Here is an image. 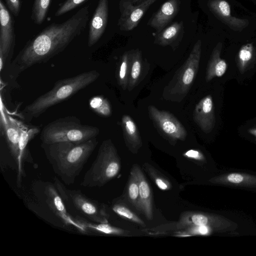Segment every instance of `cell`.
<instances>
[{"instance_id": "4", "label": "cell", "mask_w": 256, "mask_h": 256, "mask_svg": "<svg viewBox=\"0 0 256 256\" xmlns=\"http://www.w3.org/2000/svg\"><path fill=\"white\" fill-rule=\"evenodd\" d=\"M100 76L92 70L56 82L53 88L26 106L20 113L26 121L37 118L50 108L70 98L94 82Z\"/></svg>"}, {"instance_id": "7", "label": "cell", "mask_w": 256, "mask_h": 256, "mask_svg": "<svg viewBox=\"0 0 256 256\" xmlns=\"http://www.w3.org/2000/svg\"><path fill=\"white\" fill-rule=\"evenodd\" d=\"M54 184L72 216L94 222H108L109 215L104 204L88 197L80 190L68 188L56 176Z\"/></svg>"}, {"instance_id": "15", "label": "cell", "mask_w": 256, "mask_h": 256, "mask_svg": "<svg viewBox=\"0 0 256 256\" xmlns=\"http://www.w3.org/2000/svg\"><path fill=\"white\" fill-rule=\"evenodd\" d=\"M180 0H168L152 16L148 25L160 32L175 18L180 8Z\"/></svg>"}, {"instance_id": "11", "label": "cell", "mask_w": 256, "mask_h": 256, "mask_svg": "<svg viewBox=\"0 0 256 256\" xmlns=\"http://www.w3.org/2000/svg\"><path fill=\"white\" fill-rule=\"evenodd\" d=\"M6 110L4 108V110L1 109V126L3 128L9 152L17 170L20 164V144L24 126L8 114Z\"/></svg>"}, {"instance_id": "13", "label": "cell", "mask_w": 256, "mask_h": 256, "mask_svg": "<svg viewBox=\"0 0 256 256\" xmlns=\"http://www.w3.org/2000/svg\"><path fill=\"white\" fill-rule=\"evenodd\" d=\"M108 16V0H99L90 22L88 45L96 44L104 33Z\"/></svg>"}, {"instance_id": "19", "label": "cell", "mask_w": 256, "mask_h": 256, "mask_svg": "<svg viewBox=\"0 0 256 256\" xmlns=\"http://www.w3.org/2000/svg\"><path fill=\"white\" fill-rule=\"evenodd\" d=\"M222 48V44L219 42L212 50L206 70L205 78L206 82H209L215 77L222 76L226 70L228 64L220 58Z\"/></svg>"}, {"instance_id": "22", "label": "cell", "mask_w": 256, "mask_h": 256, "mask_svg": "<svg viewBox=\"0 0 256 256\" xmlns=\"http://www.w3.org/2000/svg\"><path fill=\"white\" fill-rule=\"evenodd\" d=\"M130 64L128 76V89L132 91L138 84L142 72V52L136 48L130 51Z\"/></svg>"}, {"instance_id": "24", "label": "cell", "mask_w": 256, "mask_h": 256, "mask_svg": "<svg viewBox=\"0 0 256 256\" xmlns=\"http://www.w3.org/2000/svg\"><path fill=\"white\" fill-rule=\"evenodd\" d=\"M143 167L158 188L164 191L171 189L172 184L160 172L148 162L144 163Z\"/></svg>"}, {"instance_id": "14", "label": "cell", "mask_w": 256, "mask_h": 256, "mask_svg": "<svg viewBox=\"0 0 256 256\" xmlns=\"http://www.w3.org/2000/svg\"><path fill=\"white\" fill-rule=\"evenodd\" d=\"M193 118L203 132L208 134L213 130L216 124V117L211 95L203 98L196 104Z\"/></svg>"}, {"instance_id": "27", "label": "cell", "mask_w": 256, "mask_h": 256, "mask_svg": "<svg viewBox=\"0 0 256 256\" xmlns=\"http://www.w3.org/2000/svg\"><path fill=\"white\" fill-rule=\"evenodd\" d=\"M51 0H34L31 18L36 24H41L44 20Z\"/></svg>"}, {"instance_id": "3", "label": "cell", "mask_w": 256, "mask_h": 256, "mask_svg": "<svg viewBox=\"0 0 256 256\" xmlns=\"http://www.w3.org/2000/svg\"><path fill=\"white\" fill-rule=\"evenodd\" d=\"M98 144L96 138L82 142L42 144L46 156L56 176L66 185L72 184Z\"/></svg>"}, {"instance_id": "28", "label": "cell", "mask_w": 256, "mask_h": 256, "mask_svg": "<svg viewBox=\"0 0 256 256\" xmlns=\"http://www.w3.org/2000/svg\"><path fill=\"white\" fill-rule=\"evenodd\" d=\"M90 106L93 111L101 116L108 117L112 114L110 102L102 96L92 98L90 100Z\"/></svg>"}, {"instance_id": "34", "label": "cell", "mask_w": 256, "mask_h": 256, "mask_svg": "<svg viewBox=\"0 0 256 256\" xmlns=\"http://www.w3.org/2000/svg\"><path fill=\"white\" fill-rule=\"evenodd\" d=\"M228 180L231 182L238 184L243 180V176L239 174H231L228 176Z\"/></svg>"}, {"instance_id": "33", "label": "cell", "mask_w": 256, "mask_h": 256, "mask_svg": "<svg viewBox=\"0 0 256 256\" xmlns=\"http://www.w3.org/2000/svg\"><path fill=\"white\" fill-rule=\"evenodd\" d=\"M183 156L191 160H202L204 157L202 154L196 150H189L183 154Z\"/></svg>"}, {"instance_id": "18", "label": "cell", "mask_w": 256, "mask_h": 256, "mask_svg": "<svg viewBox=\"0 0 256 256\" xmlns=\"http://www.w3.org/2000/svg\"><path fill=\"white\" fill-rule=\"evenodd\" d=\"M208 5L216 16L232 26L239 28L247 24L246 21L231 16L230 6L225 0H210Z\"/></svg>"}, {"instance_id": "29", "label": "cell", "mask_w": 256, "mask_h": 256, "mask_svg": "<svg viewBox=\"0 0 256 256\" xmlns=\"http://www.w3.org/2000/svg\"><path fill=\"white\" fill-rule=\"evenodd\" d=\"M112 210L120 216L139 224L142 227L146 226V224L144 221L133 212L124 205L116 204L112 206Z\"/></svg>"}, {"instance_id": "8", "label": "cell", "mask_w": 256, "mask_h": 256, "mask_svg": "<svg viewBox=\"0 0 256 256\" xmlns=\"http://www.w3.org/2000/svg\"><path fill=\"white\" fill-rule=\"evenodd\" d=\"M201 52L202 42L198 40L178 74H176L166 88L167 94L173 98L172 100H181L191 88L198 70Z\"/></svg>"}, {"instance_id": "20", "label": "cell", "mask_w": 256, "mask_h": 256, "mask_svg": "<svg viewBox=\"0 0 256 256\" xmlns=\"http://www.w3.org/2000/svg\"><path fill=\"white\" fill-rule=\"evenodd\" d=\"M84 229L86 234L94 232L100 234L115 236H128L130 232L116 227L108 223H98L87 220L80 218H74Z\"/></svg>"}, {"instance_id": "32", "label": "cell", "mask_w": 256, "mask_h": 256, "mask_svg": "<svg viewBox=\"0 0 256 256\" xmlns=\"http://www.w3.org/2000/svg\"><path fill=\"white\" fill-rule=\"evenodd\" d=\"M10 12L16 16H18L20 10V0H6Z\"/></svg>"}, {"instance_id": "1", "label": "cell", "mask_w": 256, "mask_h": 256, "mask_svg": "<svg viewBox=\"0 0 256 256\" xmlns=\"http://www.w3.org/2000/svg\"><path fill=\"white\" fill-rule=\"evenodd\" d=\"M86 6L66 21L52 23L30 40L19 52L12 64L20 72L38 64L45 62L63 51L86 28L89 20Z\"/></svg>"}, {"instance_id": "16", "label": "cell", "mask_w": 256, "mask_h": 256, "mask_svg": "<svg viewBox=\"0 0 256 256\" xmlns=\"http://www.w3.org/2000/svg\"><path fill=\"white\" fill-rule=\"evenodd\" d=\"M134 168L139 183V210L142 212L148 220L153 218L152 192L150 186L140 168L138 164Z\"/></svg>"}, {"instance_id": "17", "label": "cell", "mask_w": 256, "mask_h": 256, "mask_svg": "<svg viewBox=\"0 0 256 256\" xmlns=\"http://www.w3.org/2000/svg\"><path fill=\"white\" fill-rule=\"evenodd\" d=\"M122 128L126 144L134 154H136L142 144L138 128L132 118L124 114L122 118Z\"/></svg>"}, {"instance_id": "5", "label": "cell", "mask_w": 256, "mask_h": 256, "mask_svg": "<svg viewBox=\"0 0 256 256\" xmlns=\"http://www.w3.org/2000/svg\"><path fill=\"white\" fill-rule=\"evenodd\" d=\"M98 128L83 124L76 117L60 118L46 125L40 134L42 144H51L62 142H82L96 138Z\"/></svg>"}, {"instance_id": "26", "label": "cell", "mask_w": 256, "mask_h": 256, "mask_svg": "<svg viewBox=\"0 0 256 256\" xmlns=\"http://www.w3.org/2000/svg\"><path fill=\"white\" fill-rule=\"evenodd\" d=\"M128 196L130 202L139 210V183L133 166L132 168L128 182Z\"/></svg>"}, {"instance_id": "23", "label": "cell", "mask_w": 256, "mask_h": 256, "mask_svg": "<svg viewBox=\"0 0 256 256\" xmlns=\"http://www.w3.org/2000/svg\"><path fill=\"white\" fill-rule=\"evenodd\" d=\"M256 61V54L252 44L243 46L236 58V66L242 74L252 68Z\"/></svg>"}, {"instance_id": "6", "label": "cell", "mask_w": 256, "mask_h": 256, "mask_svg": "<svg viewBox=\"0 0 256 256\" xmlns=\"http://www.w3.org/2000/svg\"><path fill=\"white\" fill-rule=\"evenodd\" d=\"M120 168V159L114 144L110 139L104 140L80 185L88 188L102 187L115 178Z\"/></svg>"}, {"instance_id": "25", "label": "cell", "mask_w": 256, "mask_h": 256, "mask_svg": "<svg viewBox=\"0 0 256 256\" xmlns=\"http://www.w3.org/2000/svg\"><path fill=\"white\" fill-rule=\"evenodd\" d=\"M130 64V51H127L122 56L117 74L118 83L124 90L128 88Z\"/></svg>"}, {"instance_id": "30", "label": "cell", "mask_w": 256, "mask_h": 256, "mask_svg": "<svg viewBox=\"0 0 256 256\" xmlns=\"http://www.w3.org/2000/svg\"><path fill=\"white\" fill-rule=\"evenodd\" d=\"M88 0H66L57 10L56 16H61L84 3Z\"/></svg>"}, {"instance_id": "12", "label": "cell", "mask_w": 256, "mask_h": 256, "mask_svg": "<svg viewBox=\"0 0 256 256\" xmlns=\"http://www.w3.org/2000/svg\"><path fill=\"white\" fill-rule=\"evenodd\" d=\"M156 0H144L136 6L130 1L125 2L118 22L120 30L130 31L136 28L150 6Z\"/></svg>"}, {"instance_id": "9", "label": "cell", "mask_w": 256, "mask_h": 256, "mask_svg": "<svg viewBox=\"0 0 256 256\" xmlns=\"http://www.w3.org/2000/svg\"><path fill=\"white\" fill-rule=\"evenodd\" d=\"M148 111L154 126L167 138L172 140H186V130L172 114L152 105L148 106Z\"/></svg>"}, {"instance_id": "31", "label": "cell", "mask_w": 256, "mask_h": 256, "mask_svg": "<svg viewBox=\"0 0 256 256\" xmlns=\"http://www.w3.org/2000/svg\"><path fill=\"white\" fill-rule=\"evenodd\" d=\"M181 230L188 234L190 236L198 234H206L209 232L207 226H192Z\"/></svg>"}, {"instance_id": "35", "label": "cell", "mask_w": 256, "mask_h": 256, "mask_svg": "<svg viewBox=\"0 0 256 256\" xmlns=\"http://www.w3.org/2000/svg\"><path fill=\"white\" fill-rule=\"evenodd\" d=\"M248 132L256 136V128H250L248 130Z\"/></svg>"}, {"instance_id": "10", "label": "cell", "mask_w": 256, "mask_h": 256, "mask_svg": "<svg viewBox=\"0 0 256 256\" xmlns=\"http://www.w3.org/2000/svg\"><path fill=\"white\" fill-rule=\"evenodd\" d=\"M0 71L15 44L14 19L2 0H0Z\"/></svg>"}, {"instance_id": "36", "label": "cell", "mask_w": 256, "mask_h": 256, "mask_svg": "<svg viewBox=\"0 0 256 256\" xmlns=\"http://www.w3.org/2000/svg\"><path fill=\"white\" fill-rule=\"evenodd\" d=\"M142 0H134V3H136L138 2H140V1H142Z\"/></svg>"}, {"instance_id": "21", "label": "cell", "mask_w": 256, "mask_h": 256, "mask_svg": "<svg viewBox=\"0 0 256 256\" xmlns=\"http://www.w3.org/2000/svg\"><path fill=\"white\" fill-rule=\"evenodd\" d=\"M182 21L174 22L164 28L155 37L154 43L162 46L172 45L178 38L184 34Z\"/></svg>"}, {"instance_id": "2", "label": "cell", "mask_w": 256, "mask_h": 256, "mask_svg": "<svg viewBox=\"0 0 256 256\" xmlns=\"http://www.w3.org/2000/svg\"><path fill=\"white\" fill-rule=\"evenodd\" d=\"M24 200L30 210L55 227L86 234L83 227L67 210L54 182L34 180Z\"/></svg>"}]
</instances>
